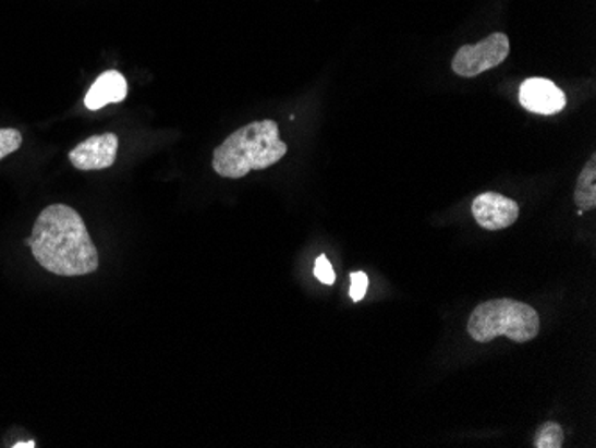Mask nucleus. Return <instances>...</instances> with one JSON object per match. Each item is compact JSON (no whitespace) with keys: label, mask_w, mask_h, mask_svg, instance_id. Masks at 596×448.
Returning <instances> with one entry per match:
<instances>
[{"label":"nucleus","mask_w":596,"mask_h":448,"mask_svg":"<svg viewBox=\"0 0 596 448\" xmlns=\"http://www.w3.org/2000/svg\"><path fill=\"white\" fill-rule=\"evenodd\" d=\"M25 243L36 262L56 276H88L100 265L99 251L83 217L64 204L45 207Z\"/></svg>","instance_id":"1"},{"label":"nucleus","mask_w":596,"mask_h":448,"mask_svg":"<svg viewBox=\"0 0 596 448\" xmlns=\"http://www.w3.org/2000/svg\"><path fill=\"white\" fill-rule=\"evenodd\" d=\"M288 153L279 138L273 120L252 122L234 133L212 153V168L220 178L242 179L252 170H265L279 164Z\"/></svg>","instance_id":"2"},{"label":"nucleus","mask_w":596,"mask_h":448,"mask_svg":"<svg viewBox=\"0 0 596 448\" xmlns=\"http://www.w3.org/2000/svg\"><path fill=\"white\" fill-rule=\"evenodd\" d=\"M539 327L542 322L534 307L525 302L498 299L473 310L469 335L478 343H489L498 336H508L514 343H527L536 338Z\"/></svg>","instance_id":"3"},{"label":"nucleus","mask_w":596,"mask_h":448,"mask_svg":"<svg viewBox=\"0 0 596 448\" xmlns=\"http://www.w3.org/2000/svg\"><path fill=\"white\" fill-rule=\"evenodd\" d=\"M509 50L511 45L508 36L494 33L478 44L463 45L458 55L453 56L452 70L461 77H477L508 60Z\"/></svg>","instance_id":"4"},{"label":"nucleus","mask_w":596,"mask_h":448,"mask_svg":"<svg viewBox=\"0 0 596 448\" xmlns=\"http://www.w3.org/2000/svg\"><path fill=\"white\" fill-rule=\"evenodd\" d=\"M119 153V136L114 133L97 134L84 140L69 154L70 164L77 170H106L113 167Z\"/></svg>","instance_id":"5"},{"label":"nucleus","mask_w":596,"mask_h":448,"mask_svg":"<svg viewBox=\"0 0 596 448\" xmlns=\"http://www.w3.org/2000/svg\"><path fill=\"white\" fill-rule=\"evenodd\" d=\"M473 218L486 231H502L513 226L520 217V207L500 193H481L472 203Z\"/></svg>","instance_id":"6"},{"label":"nucleus","mask_w":596,"mask_h":448,"mask_svg":"<svg viewBox=\"0 0 596 448\" xmlns=\"http://www.w3.org/2000/svg\"><path fill=\"white\" fill-rule=\"evenodd\" d=\"M520 104L533 113L554 114L559 113L567 106V97L552 81L534 77L522 84Z\"/></svg>","instance_id":"7"},{"label":"nucleus","mask_w":596,"mask_h":448,"mask_svg":"<svg viewBox=\"0 0 596 448\" xmlns=\"http://www.w3.org/2000/svg\"><path fill=\"white\" fill-rule=\"evenodd\" d=\"M129 86L124 75L117 70H108L95 81L84 97V104L89 111H99L108 104H119L127 97Z\"/></svg>","instance_id":"8"},{"label":"nucleus","mask_w":596,"mask_h":448,"mask_svg":"<svg viewBox=\"0 0 596 448\" xmlns=\"http://www.w3.org/2000/svg\"><path fill=\"white\" fill-rule=\"evenodd\" d=\"M575 204L581 211H589L596 207V156L587 161L576 181Z\"/></svg>","instance_id":"9"},{"label":"nucleus","mask_w":596,"mask_h":448,"mask_svg":"<svg viewBox=\"0 0 596 448\" xmlns=\"http://www.w3.org/2000/svg\"><path fill=\"white\" fill-rule=\"evenodd\" d=\"M564 441L561 425L556 422H547L537 428L534 447L536 448H561Z\"/></svg>","instance_id":"10"},{"label":"nucleus","mask_w":596,"mask_h":448,"mask_svg":"<svg viewBox=\"0 0 596 448\" xmlns=\"http://www.w3.org/2000/svg\"><path fill=\"white\" fill-rule=\"evenodd\" d=\"M22 145L21 131L16 129H0V159L16 153Z\"/></svg>","instance_id":"11"},{"label":"nucleus","mask_w":596,"mask_h":448,"mask_svg":"<svg viewBox=\"0 0 596 448\" xmlns=\"http://www.w3.org/2000/svg\"><path fill=\"white\" fill-rule=\"evenodd\" d=\"M350 299L354 302H360L365 299L366 290H368V277L363 271H354L350 274Z\"/></svg>","instance_id":"12"},{"label":"nucleus","mask_w":596,"mask_h":448,"mask_svg":"<svg viewBox=\"0 0 596 448\" xmlns=\"http://www.w3.org/2000/svg\"><path fill=\"white\" fill-rule=\"evenodd\" d=\"M315 276L316 279L324 282V284H335L336 274L335 270H332V265H330L329 259H327L326 256H320L316 259Z\"/></svg>","instance_id":"13"},{"label":"nucleus","mask_w":596,"mask_h":448,"mask_svg":"<svg viewBox=\"0 0 596 448\" xmlns=\"http://www.w3.org/2000/svg\"><path fill=\"white\" fill-rule=\"evenodd\" d=\"M13 447L15 448H33L35 447V444H33V441H29V444H16V445H13Z\"/></svg>","instance_id":"14"}]
</instances>
